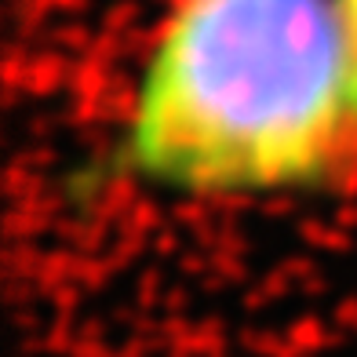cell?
Listing matches in <instances>:
<instances>
[{
	"mask_svg": "<svg viewBox=\"0 0 357 357\" xmlns=\"http://www.w3.org/2000/svg\"><path fill=\"white\" fill-rule=\"evenodd\" d=\"M95 183L299 201L357 183V62L335 0H172Z\"/></svg>",
	"mask_w": 357,
	"mask_h": 357,
	"instance_id": "6da1fadb",
	"label": "cell"
},
{
	"mask_svg": "<svg viewBox=\"0 0 357 357\" xmlns=\"http://www.w3.org/2000/svg\"><path fill=\"white\" fill-rule=\"evenodd\" d=\"M335 11H339V22H343L350 55H354V62H357V0H335Z\"/></svg>",
	"mask_w": 357,
	"mask_h": 357,
	"instance_id": "7a4b0ae2",
	"label": "cell"
}]
</instances>
